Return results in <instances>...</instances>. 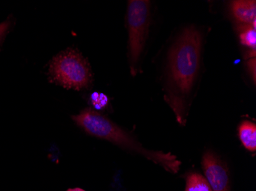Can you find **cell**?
I'll return each instance as SVG.
<instances>
[{
    "label": "cell",
    "mask_w": 256,
    "mask_h": 191,
    "mask_svg": "<svg viewBox=\"0 0 256 191\" xmlns=\"http://www.w3.org/2000/svg\"><path fill=\"white\" fill-rule=\"evenodd\" d=\"M202 32L190 26L181 32L168 54L164 100L181 126L188 122L192 93L199 76L202 47Z\"/></svg>",
    "instance_id": "obj_1"
},
{
    "label": "cell",
    "mask_w": 256,
    "mask_h": 191,
    "mask_svg": "<svg viewBox=\"0 0 256 191\" xmlns=\"http://www.w3.org/2000/svg\"><path fill=\"white\" fill-rule=\"evenodd\" d=\"M72 119L90 136L108 141L124 150L142 155L170 173L176 174L180 169L182 162L176 155L171 152L146 149L132 133L96 110L84 109L79 114L73 116Z\"/></svg>",
    "instance_id": "obj_2"
},
{
    "label": "cell",
    "mask_w": 256,
    "mask_h": 191,
    "mask_svg": "<svg viewBox=\"0 0 256 191\" xmlns=\"http://www.w3.org/2000/svg\"><path fill=\"white\" fill-rule=\"evenodd\" d=\"M50 80L66 89L89 90L93 85V73L87 59L77 50L68 48L52 59Z\"/></svg>",
    "instance_id": "obj_3"
},
{
    "label": "cell",
    "mask_w": 256,
    "mask_h": 191,
    "mask_svg": "<svg viewBox=\"0 0 256 191\" xmlns=\"http://www.w3.org/2000/svg\"><path fill=\"white\" fill-rule=\"evenodd\" d=\"M150 5L148 0L128 2V61L134 77L138 74L140 61L149 35Z\"/></svg>",
    "instance_id": "obj_4"
},
{
    "label": "cell",
    "mask_w": 256,
    "mask_h": 191,
    "mask_svg": "<svg viewBox=\"0 0 256 191\" xmlns=\"http://www.w3.org/2000/svg\"><path fill=\"white\" fill-rule=\"evenodd\" d=\"M202 170L214 191H232L230 172L226 163L214 151L208 149L202 159Z\"/></svg>",
    "instance_id": "obj_5"
},
{
    "label": "cell",
    "mask_w": 256,
    "mask_h": 191,
    "mask_svg": "<svg viewBox=\"0 0 256 191\" xmlns=\"http://www.w3.org/2000/svg\"><path fill=\"white\" fill-rule=\"evenodd\" d=\"M231 13L236 21L241 25H250L256 26V1L238 0L230 4Z\"/></svg>",
    "instance_id": "obj_6"
},
{
    "label": "cell",
    "mask_w": 256,
    "mask_h": 191,
    "mask_svg": "<svg viewBox=\"0 0 256 191\" xmlns=\"http://www.w3.org/2000/svg\"><path fill=\"white\" fill-rule=\"evenodd\" d=\"M238 136L243 146L250 151H256V123L244 120L238 126Z\"/></svg>",
    "instance_id": "obj_7"
},
{
    "label": "cell",
    "mask_w": 256,
    "mask_h": 191,
    "mask_svg": "<svg viewBox=\"0 0 256 191\" xmlns=\"http://www.w3.org/2000/svg\"><path fill=\"white\" fill-rule=\"evenodd\" d=\"M185 191H214L205 176L199 172H191L186 175Z\"/></svg>",
    "instance_id": "obj_8"
},
{
    "label": "cell",
    "mask_w": 256,
    "mask_h": 191,
    "mask_svg": "<svg viewBox=\"0 0 256 191\" xmlns=\"http://www.w3.org/2000/svg\"><path fill=\"white\" fill-rule=\"evenodd\" d=\"M240 41L243 45L250 47L253 51H256V26L250 25H238Z\"/></svg>",
    "instance_id": "obj_9"
},
{
    "label": "cell",
    "mask_w": 256,
    "mask_h": 191,
    "mask_svg": "<svg viewBox=\"0 0 256 191\" xmlns=\"http://www.w3.org/2000/svg\"><path fill=\"white\" fill-rule=\"evenodd\" d=\"M90 103L92 106H94L96 111L104 110L107 107L109 103L108 97L104 93H96L90 96Z\"/></svg>",
    "instance_id": "obj_10"
},
{
    "label": "cell",
    "mask_w": 256,
    "mask_h": 191,
    "mask_svg": "<svg viewBox=\"0 0 256 191\" xmlns=\"http://www.w3.org/2000/svg\"><path fill=\"white\" fill-rule=\"evenodd\" d=\"M12 24H14V21L11 18H8L4 22L0 23V45L4 43V40L6 38L7 34L11 30Z\"/></svg>",
    "instance_id": "obj_11"
},
{
    "label": "cell",
    "mask_w": 256,
    "mask_h": 191,
    "mask_svg": "<svg viewBox=\"0 0 256 191\" xmlns=\"http://www.w3.org/2000/svg\"><path fill=\"white\" fill-rule=\"evenodd\" d=\"M248 68L250 70V75L252 77L253 82L256 83V57H252L248 62Z\"/></svg>",
    "instance_id": "obj_12"
},
{
    "label": "cell",
    "mask_w": 256,
    "mask_h": 191,
    "mask_svg": "<svg viewBox=\"0 0 256 191\" xmlns=\"http://www.w3.org/2000/svg\"><path fill=\"white\" fill-rule=\"evenodd\" d=\"M67 191H84L82 188H70V189L68 190Z\"/></svg>",
    "instance_id": "obj_13"
}]
</instances>
